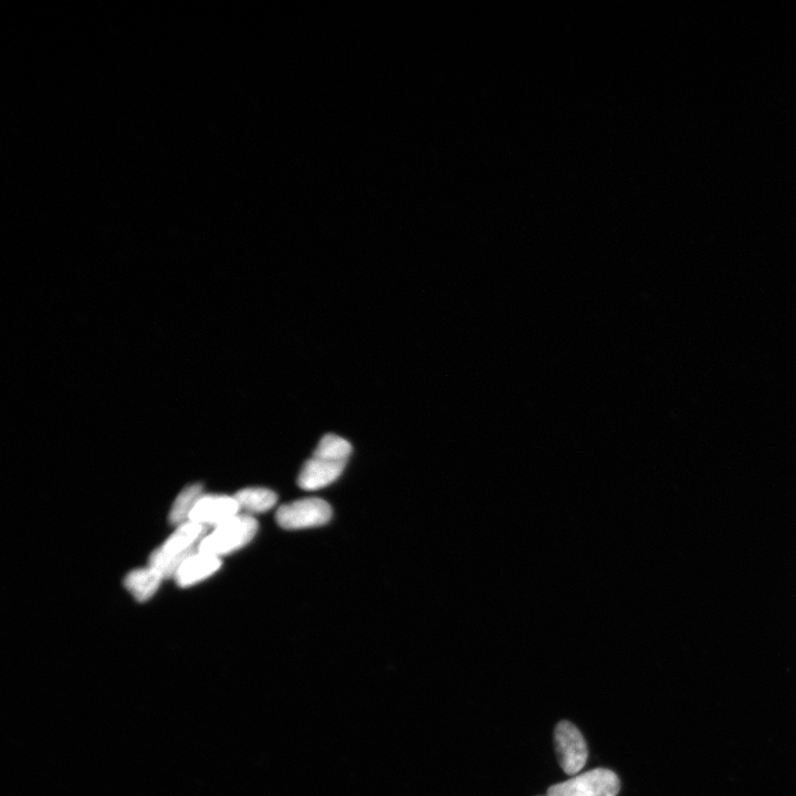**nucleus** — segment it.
Returning a JSON list of instances; mask_svg holds the SVG:
<instances>
[{"label": "nucleus", "mask_w": 796, "mask_h": 796, "mask_svg": "<svg viewBox=\"0 0 796 796\" xmlns=\"http://www.w3.org/2000/svg\"><path fill=\"white\" fill-rule=\"evenodd\" d=\"M207 527L195 522H186L155 550L150 558V568L163 579L175 576L187 559L198 551L199 543L206 537Z\"/></svg>", "instance_id": "f257e3e1"}, {"label": "nucleus", "mask_w": 796, "mask_h": 796, "mask_svg": "<svg viewBox=\"0 0 796 796\" xmlns=\"http://www.w3.org/2000/svg\"><path fill=\"white\" fill-rule=\"evenodd\" d=\"M257 530L258 522L253 517L238 515L206 536L199 543L198 552L215 555L219 558L221 555L245 547L254 539Z\"/></svg>", "instance_id": "f03ea898"}, {"label": "nucleus", "mask_w": 796, "mask_h": 796, "mask_svg": "<svg viewBox=\"0 0 796 796\" xmlns=\"http://www.w3.org/2000/svg\"><path fill=\"white\" fill-rule=\"evenodd\" d=\"M620 785V779L613 771L595 769L553 785L548 796H616Z\"/></svg>", "instance_id": "7ed1b4c3"}, {"label": "nucleus", "mask_w": 796, "mask_h": 796, "mask_svg": "<svg viewBox=\"0 0 796 796\" xmlns=\"http://www.w3.org/2000/svg\"><path fill=\"white\" fill-rule=\"evenodd\" d=\"M332 517L328 502L317 498L290 502L277 511V522L281 528L298 530L326 525Z\"/></svg>", "instance_id": "20e7f679"}, {"label": "nucleus", "mask_w": 796, "mask_h": 796, "mask_svg": "<svg viewBox=\"0 0 796 796\" xmlns=\"http://www.w3.org/2000/svg\"><path fill=\"white\" fill-rule=\"evenodd\" d=\"M555 751L563 771L578 773L588 760L589 751L582 733L569 721H562L554 730Z\"/></svg>", "instance_id": "39448f33"}, {"label": "nucleus", "mask_w": 796, "mask_h": 796, "mask_svg": "<svg viewBox=\"0 0 796 796\" xmlns=\"http://www.w3.org/2000/svg\"><path fill=\"white\" fill-rule=\"evenodd\" d=\"M239 510L240 507L235 497L203 496L197 502L190 521L205 527L215 526L217 528L238 516Z\"/></svg>", "instance_id": "423d86ee"}, {"label": "nucleus", "mask_w": 796, "mask_h": 796, "mask_svg": "<svg viewBox=\"0 0 796 796\" xmlns=\"http://www.w3.org/2000/svg\"><path fill=\"white\" fill-rule=\"evenodd\" d=\"M347 463L312 457L301 469L299 486L305 490H318L334 483L343 473Z\"/></svg>", "instance_id": "0eeeda50"}, {"label": "nucleus", "mask_w": 796, "mask_h": 796, "mask_svg": "<svg viewBox=\"0 0 796 796\" xmlns=\"http://www.w3.org/2000/svg\"><path fill=\"white\" fill-rule=\"evenodd\" d=\"M222 561L215 555L198 552L187 559L175 575L178 585H193L211 576L221 568Z\"/></svg>", "instance_id": "6e6552de"}, {"label": "nucleus", "mask_w": 796, "mask_h": 796, "mask_svg": "<svg viewBox=\"0 0 796 796\" xmlns=\"http://www.w3.org/2000/svg\"><path fill=\"white\" fill-rule=\"evenodd\" d=\"M163 580L162 576L155 570L141 569L131 572L125 578L124 584L139 602H145L151 599L160 583Z\"/></svg>", "instance_id": "1a4fd4ad"}, {"label": "nucleus", "mask_w": 796, "mask_h": 796, "mask_svg": "<svg viewBox=\"0 0 796 796\" xmlns=\"http://www.w3.org/2000/svg\"><path fill=\"white\" fill-rule=\"evenodd\" d=\"M240 509L248 512H265L274 508L278 497L274 491L264 488H248L240 490L235 496Z\"/></svg>", "instance_id": "9d476101"}, {"label": "nucleus", "mask_w": 796, "mask_h": 796, "mask_svg": "<svg viewBox=\"0 0 796 796\" xmlns=\"http://www.w3.org/2000/svg\"><path fill=\"white\" fill-rule=\"evenodd\" d=\"M203 497V486L201 484H194L186 487L180 495L177 496L171 510L170 520L173 525L182 526L185 521L192 515L197 502Z\"/></svg>", "instance_id": "9b49d317"}, {"label": "nucleus", "mask_w": 796, "mask_h": 796, "mask_svg": "<svg viewBox=\"0 0 796 796\" xmlns=\"http://www.w3.org/2000/svg\"><path fill=\"white\" fill-rule=\"evenodd\" d=\"M352 453V446L344 438L337 435H327L321 439L314 457L333 460V462L347 463Z\"/></svg>", "instance_id": "f8f14e48"}]
</instances>
